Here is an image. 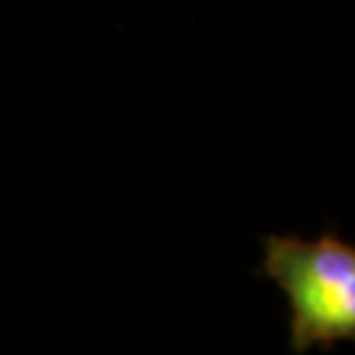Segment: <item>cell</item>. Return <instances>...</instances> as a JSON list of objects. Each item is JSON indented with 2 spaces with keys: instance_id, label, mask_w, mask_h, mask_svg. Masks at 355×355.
Here are the masks:
<instances>
[{
  "instance_id": "6da1fadb",
  "label": "cell",
  "mask_w": 355,
  "mask_h": 355,
  "mask_svg": "<svg viewBox=\"0 0 355 355\" xmlns=\"http://www.w3.org/2000/svg\"><path fill=\"white\" fill-rule=\"evenodd\" d=\"M255 274L271 279L290 303L287 350H331L355 340V245L334 229L316 240L266 234Z\"/></svg>"
}]
</instances>
